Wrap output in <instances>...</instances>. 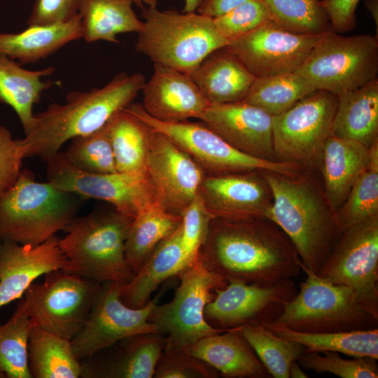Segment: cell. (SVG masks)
Segmentation results:
<instances>
[{"label": "cell", "mask_w": 378, "mask_h": 378, "mask_svg": "<svg viewBox=\"0 0 378 378\" xmlns=\"http://www.w3.org/2000/svg\"><path fill=\"white\" fill-rule=\"evenodd\" d=\"M199 258L227 281L264 286L292 279L301 271L292 241L267 218H213Z\"/></svg>", "instance_id": "6da1fadb"}, {"label": "cell", "mask_w": 378, "mask_h": 378, "mask_svg": "<svg viewBox=\"0 0 378 378\" xmlns=\"http://www.w3.org/2000/svg\"><path fill=\"white\" fill-rule=\"evenodd\" d=\"M145 83L140 73L122 72L102 88L73 91L65 103H52L34 114L24 137L18 139L23 158L38 157L46 162L66 141L99 130L132 104Z\"/></svg>", "instance_id": "7a4b0ae2"}, {"label": "cell", "mask_w": 378, "mask_h": 378, "mask_svg": "<svg viewBox=\"0 0 378 378\" xmlns=\"http://www.w3.org/2000/svg\"><path fill=\"white\" fill-rule=\"evenodd\" d=\"M264 176L273 197L268 219L289 237L302 264L317 274L341 235L334 213L300 175L265 171Z\"/></svg>", "instance_id": "3957f363"}, {"label": "cell", "mask_w": 378, "mask_h": 378, "mask_svg": "<svg viewBox=\"0 0 378 378\" xmlns=\"http://www.w3.org/2000/svg\"><path fill=\"white\" fill-rule=\"evenodd\" d=\"M132 220L113 207L76 217L59 240L66 260L62 270L100 284H127L134 276L125 253Z\"/></svg>", "instance_id": "277c9868"}, {"label": "cell", "mask_w": 378, "mask_h": 378, "mask_svg": "<svg viewBox=\"0 0 378 378\" xmlns=\"http://www.w3.org/2000/svg\"><path fill=\"white\" fill-rule=\"evenodd\" d=\"M84 200L38 181L31 170L22 169L15 183L0 196V241L38 245L63 231Z\"/></svg>", "instance_id": "5b68a950"}, {"label": "cell", "mask_w": 378, "mask_h": 378, "mask_svg": "<svg viewBox=\"0 0 378 378\" xmlns=\"http://www.w3.org/2000/svg\"><path fill=\"white\" fill-rule=\"evenodd\" d=\"M144 27L138 33L136 50L153 63L189 74L213 51L229 41L213 18L198 13L144 8Z\"/></svg>", "instance_id": "8992f818"}, {"label": "cell", "mask_w": 378, "mask_h": 378, "mask_svg": "<svg viewBox=\"0 0 378 378\" xmlns=\"http://www.w3.org/2000/svg\"><path fill=\"white\" fill-rule=\"evenodd\" d=\"M307 277L300 290L271 323L304 332H335L377 328L378 317L350 287L322 278L300 262Z\"/></svg>", "instance_id": "52a82bcc"}, {"label": "cell", "mask_w": 378, "mask_h": 378, "mask_svg": "<svg viewBox=\"0 0 378 378\" xmlns=\"http://www.w3.org/2000/svg\"><path fill=\"white\" fill-rule=\"evenodd\" d=\"M295 72L316 90L339 94L359 88L377 78L378 36L328 31Z\"/></svg>", "instance_id": "ba28073f"}, {"label": "cell", "mask_w": 378, "mask_h": 378, "mask_svg": "<svg viewBox=\"0 0 378 378\" xmlns=\"http://www.w3.org/2000/svg\"><path fill=\"white\" fill-rule=\"evenodd\" d=\"M177 275L180 284L173 299L156 304L149 316V322L165 334L164 349L171 351L188 350L204 337L227 331L211 326L204 310L214 291L225 287L227 281L209 271L199 258Z\"/></svg>", "instance_id": "9c48e42d"}, {"label": "cell", "mask_w": 378, "mask_h": 378, "mask_svg": "<svg viewBox=\"0 0 378 378\" xmlns=\"http://www.w3.org/2000/svg\"><path fill=\"white\" fill-rule=\"evenodd\" d=\"M153 130L162 133L190 156L206 175L255 170L288 177L300 175L302 166L287 162L256 158L235 149L202 121L164 122L150 117L139 103L126 107Z\"/></svg>", "instance_id": "30bf717a"}, {"label": "cell", "mask_w": 378, "mask_h": 378, "mask_svg": "<svg viewBox=\"0 0 378 378\" xmlns=\"http://www.w3.org/2000/svg\"><path fill=\"white\" fill-rule=\"evenodd\" d=\"M102 284L62 270L45 274L33 283L24 300L32 327L71 340L86 321Z\"/></svg>", "instance_id": "8fae6325"}, {"label": "cell", "mask_w": 378, "mask_h": 378, "mask_svg": "<svg viewBox=\"0 0 378 378\" xmlns=\"http://www.w3.org/2000/svg\"><path fill=\"white\" fill-rule=\"evenodd\" d=\"M338 96L316 90L285 112L272 116V141L279 161L313 166L332 136Z\"/></svg>", "instance_id": "7c38bea8"}, {"label": "cell", "mask_w": 378, "mask_h": 378, "mask_svg": "<svg viewBox=\"0 0 378 378\" xmlns=\"http://www.w3.org/2000/svg\"><path fill=\"white\" fill-rule=\"evenodd\" d=\"M46 163L47 181L85 200L106 202L117 211L132 219L158 201L146 172L89 173L73 166L60 151Z\"/></svg>", "instance_id": "4fadbf2b"}, {"label": "cell", "mask_w": 378, "mask_h": 378, "mask_svg": "<svg viewBox=\"0 0 378 378\" xmlns=\"http://www.w3.org/2000/svg\"><path fill=\"white\" fill-rule=\"evenodd\" d=\"M317 274L351 288L378 317V216L343 231Z\"/></svg>", "instance_id": "5bb4252c"}, {"label": "cell", "mask_w": 378, "mask_h": 378, "mask_svg": "<svg viewBox=\"0 0 378 378\" xmlns=\"http://www.w3.org/2000/svg\"><path fill=\"white\" fill-rule=\"evenodd\" d=\"M122 284H102L90 314L78 332L71 340L76 357L90 359L131 335L160 331L149 322L150 314L158 298L141 308H132L120 298Z\"/></svg>", "instance_id": "9a60e30c"}, {"label": "cell", "mask_w": 378, "mask_h": 378, "mask_svg": "<svg viewBox=\"0 0 378 378\" xmlns=\"http://www.w3.org/2000/svg\"><path fill=\"white\" fill-rule=\"evenodd\" d=\"M297 293L292 279L264 286L229 281L225 287L214 291L204 308V318L213 328L224 330L271 323Z\"/></svg>", "instance_id": "2e32d148"}, {"label": "cell", "mask_w": 378, "mask_h": 378, "mask_svg": "<svg viewBox=\"0 0 378 378\" xmlns=\"http://www.w3.org/2000/svg\"><path fill=\"white\" fill-rule=\"evenodd\" d=\"M320 36L290 31L271 18L227 47L255 78L269 77L295 72Z\"/></svg>", "instance_id": "e0dca14e"}, {"label": "cell", "mask_w": 378, "mask_h": 378, "mask_svg": "<svg viewBox=\"0 0 378 378\" xmlns=\"http://www.w3.org/2000/svg\"><path fill=\"white\" fill-rule=\"evenodd\" d=\"M146 173L155 189L158 202L167 211L180 216L199 195L206 175L190 156L165 135L153 129Z\"/></svg>", "instance_id": "ac0fdd59"}, {"label": "cell", "mask_w": 378, "mask_h": 378, "mask_svg": "<svg viewBox=\"0 0 378 378\" xmlns=\"http://www.w3.org/2000/svg\"><path fill=\"white\" fill-rule=\"evenodd\" d=\"M264 172L206 175L199 194L214 217L268 219L273 197Z\"/></svg>", "instance_id": "d6986e66"}, {"label": "cell", "mask_w": 378, "mask_h": 378, "mask_svg": "<svg viewBox=\"0 0 378 378\" xmlns=\"http://www.w3.org/2000/svg\"><path fill=\"white\" fill-rule=\"evenodd\" d=\"M231 146L250 156L279 161L272 141V116L246 104L211 103L198 119Z\"/></svg>", "instance_id": "ffe728a7"}, {"label": "cell", "mask_w": 378, "mask_h": 378, "mask_svg": "<svg viewBox=\"0 0 378 378\" xmlns=\"http://www.w3.org/2000/svg\"><path fill=\"white\" fill-rule=\"evenodd\" d=\"M141 92L144 111L164 122L199 119L211 104L189 74L155 63Z\"/></svg>", "instance_id": "44dd1931"}, {"label": "cell", "mask_w": 378, "mask_h": 378, "mask_svg": "<svg viewBox=\"0 0 378 378\" xmlns=\"http://www.w3.org/2000/svg\"><path fill=\"white\" fill-rule=\"evenodd\" d=\"M59 240L55 235L36 246L0 241V308L22 298L39 276L64 268Z\"/></svg>", "instance_id": "7402d4cb"}, {"label": "cell", "mask_w": 378, "mask_h": 378, "mask_svg": "<svg viewBox=\"0 0 378 378\" xmlns=\"http://www.w3.org/2000/svg\"><path fill=\"white\" fill-rule=\"evenodd\" d=\"M100 364L83 365L81 377L152 378L165 346L161 331L139 333L121 340Z\"/></svg>", "instance_id": "603a6c76"}, {"label": "cell", "mask_w": 378, "mask_h": 378, "mask_svg": "<svg viewBox=\"0 0 378 378\" xmlns=\"http://www.w3.org/2000/svg\"><path fill=\"white\" fill-rule=\"evenodd\" d=\"M239 328L204 337L188 351L223 377H271Z\"/></svg>", "instance_id": "cb8c5ba5"}, {"label": "cell", "mask_w": 378, "mask_h": 378, "mask_svg": "<svg viewBox=\"0 0 378 378\" xmlns=\"http://www.w3.org/2000/svg\"><path fill=\"white\" fill-rule=\"evenodd\" d=\"M210 103L240 102L255 78L227 46L206 56L190 74Z\"/></svg>", "instance_id": "d4e9b609"}, {"label": "cell", "mask_w": 378, "mask_h": 378, "mask_svg": "<svg viewBox=\"0 0 378 378\" xmlns=\"http://www.w3.org/2000/svg\"><path fill=\"white\" fill-rule=\"evenodd\" d=\"M369 148L355 141L330 136L326 141L320 162L325 198L335 214L369 160Z\"/></svg>", "instance_id": "484cf974"}, {"label": "cell", "mask_w": 378, "mask_h": 378, "mask_svg": "<svg viewBox=\"0 0 378 378\" xmlns=\"http://www.w3.org/2000/svg\"><path fill=\"white\" fill-rule=\"evenodd\" d=\"M181 225L155 247L133 278L122 285L120 298L132 308H141L165 280L186 265Z\"/></svg>", "instance_id": "4316f807"}, {"label": "cell", "mask_w": 378, "mask_h": 378, "mask_svg": "<svg viewBox=\"0 0 378 378\" xmlns=\"http://www.w3.org/2000/svg\"><path fill=\"white\" fill-rule=\"evenodd\" d=\"M83 38L80 13L67 21L28 26L19 33L0 32V55L20 64L36 62Z\"/></svg>", "instance_id": "83f0119b"}, {"label": "cell", "mask_w": 378, "mask_h": 378, "mask_svg": "<svg viewBox=\"0 0 378 378\" xmlns=\"http://www.w3.org/2000/svg\"><path fill=\"white\" fill-rule=\"evenodd\" d=\"M337 96L332 136L370 148L378 142V79Z\"/></svg>", "instance_id": "f1b7e54d"}, {"label": "cell", "mask_w": 378, "mask_h": 378, "mask_svg": "<svg viewBox=\"0 0 378 378\" xmlns=\"http://www.w3.org/2000/svg\"><path fill=\"white\" fill-rule=\"evenodd\" d=\"M53 66L29 70L20 63L0 55V103L10 106L16 113L24 132L34 119L33 107L38 104L43 92L56 82L43 80L42 78L55 72Z\"/></svg>", "instance_id": "f546056e"}, {"label": "cell", "mask_w": 378, "mask_h": 378, "mask_svg": "<svg viewBox=\"0 0 378 378\" xmlns=\"http://www.w3.org/2000/svg\"><path fill=\"white\" fill-rule=\"evenodd\" d=\"M132 4V0H83L79 11L83 38L87 43H118V34L140 32L144 22L137 18Z\"/></svg>", "instance_id": "4dcf8cb0"}, {"label": "cell", "mask_w": 378, "mask_h": 378, "mask_svg": "<svg viewBox=\"0 0 378 378\" xmlns=\"http://www.w3.org/2000/svg\"><path fill=\"white\" fill-rule=\"evenodd\" d=\"M181 223V216L154 202L132 220L125 244L126 260L134 274L155 247Z\"/></svg>", "instance_id": "1f68e13d"}, {"label": "cell", "mask_w": 378, "mask_h": 378, "mask_svg": "<svg viewBox=\"0 0 378 378\" xmlns=\"http://www.w3.org/2000/svg\"><path fill=\"white\" fill-rule=\"evenodd\" d=\"M28 364L32 378H78L83 365L71 340L32 327L28 340Z\"/></svg>", "instance_id": "d6a6232c"}, {"label": "cell", "mask_w": 378, "mask_h": 378, "mask_svg": "<svg viewBox=\"0 0 378 378\" xmlns=\"http://www.w3.org/2000/svg\"><path fill=\"white\" fill-rule=\"evenodd\" d=\"M274 334L301 344L306 351H335L354 357L378 359V328L335 332H304L283 325L264 324Z\"/></svg>", "instance_id": "836d02e7"}, {"label": "cell", "mask_w": 378, "mask_h": 378, "mask_svg": "<svg viewBox=\"0 0 378 378\" xmlns=\"http://www.w3.org/2000/svg\"><path fill=\"white\" fill-rule=\"evenodd\" d=\"M152 129L127 108L109 120V135L116 170L145 173Z\"/></svg>", "instance_id": "e575fe53"}, {"label": "cell", "mask_w": 378, "mask_h": 378, "mask_svg": "<svg viewBox=\"0 0 378 378\" xmlns=\"http://www.w3.org/2000/svg\"><path fill=\"white\" fill-rule=\"evenodd\" d=\"M316 90L296 72L255 78L242 102L274 116L288 110Z\"/></svg>", "instance_id": "d590c367"}, {"label": "cell", "mask_w": 378, "mask_h": 378, "mask_svg": "<svg viewBox=\"0 0 378 378\" xmlns=\"http://www.w3.org/2000/svg\"><path fill=\"white\" fill-rule=\"evenodd\" d=\"M32 328L22 299L11 317L0 324V378H32L28 364V340Z\"/></svg>", "instance_id": "8d00e7d4"}, {"label": "cell", "mask_w": 378, "mask_h": 378, "mask_svg": "<svg viewBox=\"0 0 378 378\" xmlns=\"http://www.w3.org/2000/svg\"><path fill=\"white\" fill-rule=\"evenodd\" d=\"M369 160L346 200L335 212L341 232L378 216V142L369 148Z\"/></svg>", "instance_id": "74e56055"}, {"label": "cell", "mask_w": 378, "mask_h": 378, "mask_svg": "<svg viewBox=\"0 0 378 378\" xmlns=\"http://www.w3.org/2000/svg\"><path fill=\"white\" fill-rule=\"evenodd\" d=\"M239 332L274 378H289L290 365L305 350L301 344L278 336L263 325H245Z\"/></svg>", "instance_id": "f35d334b"}, {"label": "cell", "mask_w": 378, "mask_h": 378, "mask_svg": "<svg viewBox=\"0 0 378 378\" xmlns=\"http://www.w3.org/2000/svg\"><path fill=\"white\" fill-rule=\"evenodd\" d=\"M70 141L63 153L75 167L94 174L117 172L109 135V120L99 130Z\"/></svg>", "instance_id": "ab89813d"}, {"label": "cell", "mask_w": 378, "mask_h": 378, "mask_svg": "<svg viewBox=\"0 0 378 378\" xmlns=\"http://www.w3.org/2000/svg\"><path fill=\"white\" fill-rule=\"evenodd\" d=\"M272 18L300 34L322 35L332 30L321 0H262Z\"/></svg>", "instance_id": "60d3db41"}, {"label": "cell", "mask_w": 378, "mask_h": 378, "mask_svg": "<svg viewBox=\"0 0 378 378\" xmlns=\"http://www.w3.org/2000/svg\"><path fill=\"white\" fill-rule=\"evenodd\" d=\"M318 352L304 351L298 359L304 369L318 373L330 372L342 378H377V360L370 357H354L346 359L335 351Z\"/></svg>", "instance_id": "b9f144b4"}, {"label": "cell", "mask_w": 378, "mask_h": 378, "mask_svg": "<svg viewBox=\"0 0 378 378\" xmlns=\"http://www.w3.org/2000/svg\"><path fill=\"white\" fill-rule=\"evenodd\" d=\"M271 18L270 10L262 0H249L213 20L219 32L230 42Z\"/></svg>", "instance_id": "7bdbcfd3"}, {"label": "cell", "mask_w": 378, "mask_h": 378, "mask_svg": "<svg viewBox=\"0 0 378 378\" xmlns=\"http://www.w3.org/2000/svg\"><path fill=\"white\" fill-rule=\"evenodd\" d=\"M181 216L182 245L188 267L197 260L214 216L206 208L200 194L182 211Z\"/></svg>", "instance_id": "ee69618b"}, {"label": "cell", "mask_w": 378, "mask_h": 378, "mask_svg": "<svg viewBox=\"0 0 378 378\" xmlns=\"http://www.w3.org/2000/svg\"><path fill=\"white\" fill-rule=\"evenodd\" d=\"M219 372L192 356L188 350L164 349L158 364L155 378H216Z\"/></svg>", "instance_id": "f6af8a7d"}, {"label": "cell", "mask_w": 378, "mask_h": 378, "mask_svg": "<svg viewBox=\"0 0 378 378\" xmlns=\"http://www.w3.org/2000/svg\"><path fill=\"white\" fill-rule=\"evenodd\" d=\"M24 159L18 139L0 125V196L8 190L18 180Z\"/></svg>", "instance_id": "bcb514c9"}, {"label": "cell", "mask_w": 378, "mask_h": 378, "mask_svg": "<svg viewBox=\"0 0 378 378\" xmlns=\"http://www.w3.org/2000/svg\"><path fill=\"white\" fill-rule=\"evenodd\" d=\"M83 0H36L28 26L67 21L79 13Z\"/></svg>", "instance_id": "7dc6e473"}, {"label": "cell", "mask_w": 378, "mask_h": 378, "mask_svg": "<svg viewBox=\"0 0 378 378\" xmlns=\"http://www.w3.org/2000/svg\"><path fill=\"white\" fill-rule=\"evenodd\" d=\"M360 0H321L332 30L344 34L356 24V10Z\"/></svg>", "instance_id": "c3c4849f"}, {"label": "cell", "mask_w": 378, "mask_h": 378, "mask_svg": "<svg viewBox=\"0 0 378 378\" xmlns=\"http://www.w3.org/2000/svg\"><path fill=\"white\" fill-rule=\"evenodd\" d=\"M248 1L249 0H202L197 13L215 18Z\"/></svg>", "instance_id": "681fc988"}, {"label": "cell", "mask_w": 378, "mask_h": 378, "mask_svg": "<svg viewBox=\"0 0 378 378\" xmlns=\"http://www.w3.org/2000/svg\"><path fill=\"white\" fill-rule=\"evenodd\" d=\"M364 4L374 20L376 26V36H378V0H365Z\"/></svg>", "instance_id": "f907efd6"}, {"label": "cell", "mask_w": 378, "mask_h": 378, "mask_svg": "<svg viewBox=\"0 0 378 378\" xmlns=\"http://www.w3.org/2000/svg\"><path fill=\"white\" fill-rule=\"evenodd\" d=\"M289 377L291 378H307L308 376L303 371L302 368L297 360L292 363L289 368Z\"/></svg>", "instance_id": "816d5d0a"}, {"label": "cell", "mask_w": 378, "mask_h": 378, "mask_svg": "<svg viewBox=\"0 0 378 378\" xmlns=\"http://www.w3.org/2000/svg\"><path fill=\"white\" fill-rule=\"evenodd\" d=\"M202 0H184L183 13L195 12Z\"/></svg>", "instance_id": "f5cc1de1"}, {"label": "cell", "mask_w": 378, "mask_h": 378, "mask_svg": "<svg viewBox=\"0 0 378 378\" xmlns=\"http://www.w3.org/2000/svg\"><path fill=\"white\" fill-rule=\"evenodd\" d=\"M137 6L144 8V5L146 4L149 8H156L159 0H132Z\"/></svg>", "instance_id": "db71d44e"}]
</instances>
